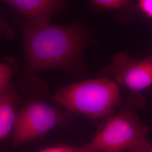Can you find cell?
Wrapping results in <instances>:
<instances>
[{
  "label": "cell",
  "mask_w": 152,
  "mask_h": 152,
  "mask_svg": "<svg viewBox=\"0 0 152 152\" xmlns=\"http://www.w3.org/2000/svg\"><path fill=\"white\" fill-rule=\"evenodd\" d=\"M22 32L29 72L49 69L73 72L81 65L87 36L81 26L27 23L23 25Z\"/></svg>",
  "instance_id": "obj_1"
},
{
  "label": "cell",
  "mask_w": 152,
  "mask_h": 152,
  "mask_svg": "<svg viewBox=\"0 0 152 152\" xmlns=\"http://www.w3.org/2000/svg\"><path fill=\"white\" fill-rule=\"evenodd\" d=\"M52 100L69 113L98 120L110 115L120 104V89L114 82L102 77L68 84Z\"/></svg>",
  "instance_id": "obj_2"
},
{
  "label": "cell",
  "mask_w": 152,
  "mask_h": 152,
  "mask_svg": "<svg viewBox=\"0 0 152 152\" xmlns=\"http://www.w3.org/2000/svg\"><path fill=\"white\" fill-rule=\"evenodd\" d=\"M149 127L130 108L109 116L88 144L95 152H148L152 147L146 135Z\"/></svg>",
  "instance_id": "obj_3"
},
{
  "label": "cell",
  "mask_w": 152,
  "mask_h": 152,
  "mask_svg": "<svg viewBox=\"0 0 152 152\" xmlns=\"http://www.w3.org/2000/svg\"><path fill=\"white\" fill-rule=\"evenodd\" d=\"M69 114L41 99L31 100L18 111L11 137L12 145L19 147L43 137L69 120Z\"/></svg>",
  "instance_id": "obj_4"
},
{
  "label": "cell",
  "mask_w": 152,
  "mask_h": 152,
  "mask_svg": "<svg viewBox=\"0 0 152 152\" xmlns=\"http://www.w3.org/2000/svg\"><path fill=\"white\" fill-rule=\"evenodd\" d=\"M101 76L125 85L132 92L141 91L152 85V55L135 60L127 53H120L114 55Z\"/></svg>",
  "instance_id": "obj_5"
},
{
  "label": "cell",
  "mask_w": 152,
  "mask_h": 152,
  "mask_svg": "<svg viewBox=\"0 0 152 152\" xmlns=\"http://www.w3.org/2000/svg\"><path fill=\"white\" fill-rule=\"evenodd\" d=\"M4 2L24 16L31 25L50 23L51 17L67 5L59 0H6Z\"/></svg>",
  "instance_id": "obj_6"
},
{
  "label": "cell",
  "mask_w": 152,
  "mask_h": 152,
  "mask_svg": "<svg viewBox=\"0 0 152 152\" xmlns=\"http://www.w3.org/2000/svg\"><path fill=\"white\" fill-rule=\"evenodd\" d=\"M19 98L12 87L6 88L0 94V142L14 130Z\"/></svg>",
  "instance_id": "obj_7"
},
{
  "label": "cell",
  "mask_w": 152,
  "mask_h": 152,
  "mask_svg": "<svg viewBox=\"0 0 152 152\" xmlns=\"http://www.w3.org/2000/svg\"><path fill=\"white\" fill-rule=\"evenodd\" d=\"M17 69V65L12 59L5 58L0 61V94L8 86L9 82Z\"/></svg>",
  "instance_id": "obj_8"
},
{
  "label": "cell",
  "mask_w": 152,
  "mask_h": 152,
  "mask_svg": "<svg viewBox=\"0 0 152 152\" xmlns=\"http://www.w3.org/2000/svg\"><path fill=\"white\" fill-rule=\"evenodd\" d=\"M90 2L94 7L102 10H120L134 7V4L127 0H91Z\"/></svg>",
  "instance_id": "obj_9"
},
{
  "label": "cell",
  "mask_w": 152,
  "mask_h": 152,
  "mask_svg": "<svg viewBox=\"0 0 152 152\" xmlns=\"http://www.w3.org/2000/svg\"><path fill=\"white\" fill-rule=\"evenodd\" d=\"M137 7L145 16L152 19V0H140Z\"/></svg>",
  "instance_id": "obj_10"
},
{
  "label": "cell",
  "mask_w": 152,
  "mask_h": 152,
  "mask_svg": "<svg viewBox=\"0 0 152 152\" xmlns=\"http://www.w3.org/2000/svg\"><path fill=\"white\" fill-rule=\"evenodd\" d=\"M77 149V147L60 145L46 148L39 152H76Z\"/></svg>",
  "instance_id": "obj_11"
},
{
  "label": "cell",
  "mask_w": 152,
  "mask_h": 152,
  "mask_svg": "<svg viewBox=\"0 0 152 152\" xmlns=\"http://www.w3.org/2000/svg\"><path fill=\"white\" fill-rule=\"evenodd\" d=\"M12 34V28L9 23L5 22L0 16V38L11 37Z\"/></svg>",
  "instance_id": "obj_12"
},
{
  "label": "cell",
  "mask_w": 152,
  "mask_h": 152,
  "mask_svg": "<svg viewBox=\"0 0 152 152\" xmlns=\"http://www.w3.org/2000/svg\"><path fill=\"white\" fill-rule=\"evenodd\" d=\"M76 152H95L92 149V148L87 144L85 146L81 147H77Z\"/></svg>",
  "instance_id": "obj_13"
},
{
  "label": "cell",
  "mask_w": 152,
  "mask_h": 152,
  "mask_svg": "<svg viewBox=\"0 0 152 152\" xmlns=\"http://www.w3.org/2000/svg\"><path fill=\"white\" fill-rule=\"evenodd\" d=\"M148 152H152V147H151V148L150 149V150L148 151Z\"/></svg>",
  "instance_id": "obj_14"
}]
</instances>
